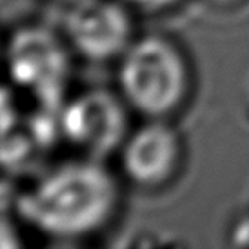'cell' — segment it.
Returning a JSON list of instances; mask_svg holds the SVG:
<instances>
[{"mask_svg":"<svg viewBox=\"0 0 249 249\" xmlns=\"http://www.w3.org/2000/svg\"><path fill=\"white\" fill-rule=\"evenodd\" d=\"M120 208L117 177L102 160H66L22 191L17 214L38 233L75 240L109 226Z\"/></svg>","mask_w":249,"mask_h":249,"instance_id":"1","label":"cell"},{"mask_svg":"<svg viewBox=\"0 0 249 249\" xmlns=\"http://www.w3.org/2000/svg\"><path fill=\"white\" fill-rule=\"evenodd\" d=\"M118 93L145 118H169L187 102L191 70L184 51L162 35L135 38L118 58Z\"/></svg>","mask_w":249,"mask_h":249,"instance_id":"2","label":"cell"},{"mask_svg":"<svg viewBox=\"0 0 249 249\" xmlns=\"http://www.w3.org/2000/svg\"><path fill=\"white\" fill-rule=\"evenodd\" d=\"M71 53L64 33L29 24L17 29L2 51L13 89H20L40 107L60 109L71 78Z\"/></svg>","mask_w":249,"mask_h":249,"instance_id":"3","label":"cell"},{"mask_svg":"<svg viewBox=\"0 0 249 249\" xmlns=\"http://www.w3.org/2000/svg\"><path fill=\"white\" fill-rule=\"evenodd\" d=\"M129 106L120 93L91 88L66 98L60 133L84 157L104 160L120 151L129 135Z\"/></svg>","mask_w":249,"mask_h":249,"instance_id":"4","label":"cell"},{"mask_svg":"<svg viewBox=\"0 0 249 249\" xmlns=\"http://www.w3.org/2000/svg\"><path fill=\"white\" fill-rule=\"evenodd\" d=\"M124 0H84L68 9L64 36L73 53L89 62H109L131 46L133 18Z\"/></svg>","mask_w":249,"mask_h":249,"instance_id":"5","label":"cell"},{"mask_svg":"<svg viewBox=\"0 0 249 249\" xmlns=\"http://www.w3.org/2000/svg\"><path fill=\"white\" fill-rule=\"evenodd\" d=\"M118 155L129 182L142 189H159L177 177L184 145L178 131L166 118H147L144 125L127 135Z\"/></svg>","mask_w":249,"mask_h":249,"instance_id":"6","label":"cell"},{"mask_svg":"<svg viewBox=\"0 0 249 249\" xmlns=\"http://www.w3.org/2000/svg\"><path fill=\"white\" fill-rule=\"evenodd\" d=\"M129 7H137L142 11H166L171 9L182 0H124Z\"/></svg>","mask_w":249,"mask_h":249,"instance_id":"7","label":"cell"},{"mask_svg":"<svg viewBox=\"0 0 249 249\" xmlns=\"http://www.w3.org/2000/svg\"><path fill=\"white\" fill-rule=\"evenodd\" d=\"M15 246H18V240L13 224L7 216H0V248H15Z\"/></svg>","mask_w":249,"mask_h":249,"instance_id":"8","label":"cell"},{"mask_svg":"<svg viewBox=\"0 0 249 249\" xmlns=\"http://www.w3.org/2000/svg\"><path fill=\"white\" fill-rule=\"evenodd\" d=\"M56 2H60V4H66L68 7L75 6V4H80V2H84V0H56Z\"/></svg>","mask_w":249,"mask_h":249,"instance_id":"9","label":"cell"},{"mask_svg":"<svg viewBox=\"0 0 249 249\" xmlns=\"http://www.w3.org/2000/svg\"><path fill=\"white\" fill-rule=\"evenodd\" d=\"M214 4H229V2H233V0H211Z\"/></svg>","mask_w":249,"mask_h":249,"instance_id":"10","label":"cell"},{"mask_svg":"<svg viewBox=\"0 0 249 249\" xmlns=\"http://www.w3.org/2000/svg\"><path fill=\"white\" fill-rule=\"evenodd\" d=\"M2 51H4V49H2V46H0V58H2Z\"/></svg>","mask_w":249,"mask_h":249,"instance_id":"11","label":"cell"}]
</instances>
